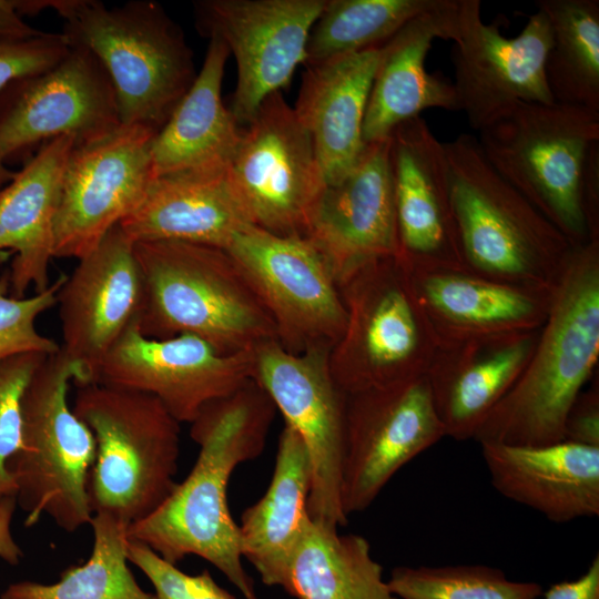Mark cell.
Returning a JSON list of instances; mask_svg holds the SVG:
<instances>
[{"mask_svg":"<svg viewBox=\"0 0 599 599\" xmlns=\"http://www.w3.org/2000/svg\"><path fill=\"white\" fill-rule=\"evenodd\" d=\"M275 412L255 379L206 405L191 423L190 435L199 446L194 466L158 509L128 527V537L174 565L200 557L245 599H258L242 562L227 489L234 469L263 453Z\"/></svg>","mask_w":599,"mask_h":599,"instance_id":"cell-1","label":"cell"},{"mask_svg":"<svg viewBox=\"0 0 599 599\" xmlns=\"http://www.w3.org/2000/svg\"><path fill=\"white\" fill-rule=\"evenodd\" d=\"M599 358V240L573 246L521 374L474 439L520 446L564 440L570 407Z\"/></svg>","mask_w":599,"mask_h":599,"instance_id":"cell-2","label":"cell"},{"mask_svg":"<svg viewBox=\"0 0 599 599\" xmlns=\"http://www.w3.org/2000/svg\"><path fill=\"white\" fill-rule=\"evenodd\" d=\"M144 286L139 331L194 335L224 355L277 341L275 324L232 255L179 242L134 243Z\"/></svg>","mask_w":599,"mask_h":599,"instance_id":"cell-3","label":"cell"},{"mask_svg":"<svg viewBox=\"0 0 599 599\" xmlns=\"http://www.w3.org/2000/svg\"><path fill=\"white\" fill-rule=\"evenodd\" d=\"M48 8L63 19L68 44L89 50L105 68L121 124L160 131L197 75L183 31L162 6L151 0L112 8L95 0H48Z\"/></svg>","mask_w":599,"mask_h":599,"instance_id":"cell-4","label":"cell"},{"mask_svg":"<svg viewBox=\"0 0 599 599\" xmlns=\"http://www.w3.org/2000/svg\"><path fill=\"white\" fill-rule=\"evenodd\" d=\"M444 148L466 268L507 283L552 287L573 246L495 171L477 138L461 133Z\"/></svg>","mask_w":599,"mask_h":599,"instance_id":"cell-5","label":"cell"},{"mask_svg":"<svg viewBox=\"0 0 599 599\" xmlns=\"http://www.w3.org/2000/svg\"><path fill=\"white\" fill-rule=\"evenodd\" d=\"M75 387L72 409L95 439L92 515L130 526L158 509L177 484L180 422L149 394L100 383Z\"/></svg>","mask_w":599,"mask_h":599,"instance_id":"cell-6","label":"cell"},{"mask_svg":"<svg viewBox=\"0 0 599 599\" xmlns=\"http://www.w3.org/2000/svg\"><path fill=\"white\" fill-rule=\"evenodd\" d=\"M80 369L60 349L47 356L26 389L21 445L8 463L16 501L32 527L43 515L73 532L90 525L88 484L95 439L68 402Z\"/></svg>","mask_w":599,"mask_h":599,"instance_id":"cell-7","label":"cell"},{"mask_svg":"<svg viewBox=\"0 0 599 599\" xmlns=\"http://www.w3.org/2000/svg\"><path fill=\"white\" fill-rule=\"evenodd\" d=\"M346 324L328 363L337 386L352 394L425 375L438 341L397 256L375 260L338 286Z\"/></svg>","mask_w":599,"mask_h":599,"instance_id":"cell-8","label":"cell"},{"mask_svg":"<svg viewBox=\"0 0 599 599\" xmlns=\"http://www.w3.org/2000/svg\"><path fill=\"white\" fill-rule=\"evenodd\" d=\"M495 171L551 222L572 246L591 240L580 199L599 112L559 102H520L479 132Z\"/></svg>","mask_w":599,"mask_h":599,"instance_id":"cell-9","label":"cell"},{"mask_svg":"<svg viewBox=\"0 0 599 599\" xmlns=\"http://www.w3.org/2000/svg\"><path fill=\"white\" fill-rule=\"evenodd\" d=\"M250 224L280 236H306L325 177L308 132L282 92L267 97L229 169Z\"/></svg>","mask_w":599,"mask_h":599,"instance_id":"cell-10","label":"cell"},{"mask_svg":"<svg viewBox=\"0 0 599 599\" xmlns=\"http://www.w3.org/2000/svg\"><path fill=\"white\" fill-rule=\"evenodd\" d=\"M226 251L271 315L285 351L301 354L336 344L346 309L331 271L308 238L246 224Z\"/></svg>","mask_w":599,"mask_h":599,"instance_id":"cell-11","label":"cell"},{"mask_svg":"<svg viewBox=\"0 0 599 599\" xmlns=\"http://www.w3.org/2000/svg\"><path fill=\"white\" fill-rule=\"evenodd\" d=\"M329 351L318 347L293 354L277 341L266 342L255 348L253 378L307 450L312 468L311 519L338 529L348 521L341 500L346 394L332 376Z\"/></svg>","mask_w":599,"mask_h":599,"instance_id":"cell-12","label":"cell"},{"mask_svg":"<svg viewBox=\"0 0 599 599\" xmlns=\"http://www.w3.org/2000/svg\"><path fill=\"white\" fill-rule=\"evenodd\" d=\"M451 41L458 111L474 130L480 132L520 102H555L545 72L552 34L542 11L508 38L499 21L483 20L479 0H457Z\"/></svg>","mask_w":599,"mask_h":599,"instance_id":"cell-13","label":"cell"},{"mask_svg":"<svg viewBox=\"0 0 599 599\" xmlns=\"http://www.w3.org/2000/svg\"><path fill=\"white\" fill-rule=\"evenodd\" d=\"M155 134L140 124H120L73 146L54 221V257L85 256L140 205L154 179L151 144Z\"/></svg>","mask_w":599,"mask_h":599,"instance_id":"cell-14","label":"cell"},{"mask_svg":"<svg viewBox=\"0 0 599 599\" xmlns=\"http://www.w3.org/2000/svg\"><path fill=\"white\" fill-rule=\"evenodd\" d=\"M120 124L111 78L84 48L70 45L54 65L0 92V155L6 162L59 136L79 145Z\"/></svg>","mask_w":599,"mask_h":599,"instance_id":"cell-15","label":"cell"},{"mask_svg":"<svg viewBox=\"0 0 599 599\" xmlns=\"http://www.w3.org/2000/svg\"><path fill=\"white\" fill-rule=\"evenodd\" d=\"M444 437L426 375L346 394L344 514L367 509L402 467Z\"/></svg>","mask_w":599,"mask_h":599,"instance_id":"cell-16","label":"cell"},{"mask_svg":"<svg viewBox=\"0 0 599 599\" xmlns=\"http://www.w3.org/2000/svg\"><path fill=\"white\" fill-rule=\"evenodd\" d=\"M326 0H200L197 30L215 37L236 62L237 80L230 108L244 128L262 102L291 82L305 64L307 39Z\"/></svg>","mask_w":599,"mask_h":599,"instance_id":"cell-17","label":"cell"},{"mask_svg":"<svg viewBox=\"0 0 599 599\" xmlns=\"http://www.w3.org/2000/svg\"><path fill=\"white\" fill-rule=\"evenodd\" d=\"M254 369L255 349L224 355L194 335L150 338L134 324L91 383L152 395L177 422L191 424L206 405L252 379Z\"/></svg>","mask_w":599,"mask_h":599,"instance_id":"cell-18","label":"cell"},{"mask_svg":"<svg viewBox=\"0 0 599 599\" xmlns=\"http://www.w3.org/2000/svg\"><path fill=\"white\" fill-rule=\"evenodd\" d=\"M144 286L134 243L118 224L67 275L57 305L62 353L80 369L74 384L91 383L102 361L132 325Z\"/></svg>","mask_w":599,"mask_h":599,"instance_id":"cell-19","label":"cell"},{"mask_svg":"<svg viewBox=\"0 0 599 599\" xmlns=\"http://www.w3.org/2000/svg\"><path fill=\"white\" fill-rule=\"evenodd\" d=\"M305 237L337 286L364 265L398 254L390 138L366 143L353 169L326 184Z\"/></svg>","mask_w":599,"mask_h":599,"instance_id":"cell-20","label":"cell"},{"mask_svg":"<svg viewBox=\"0 0 599 599\" xmlns=\"http://www.w3.org/2000/svg\"><path fill=\"white\" fill-rule=\"evenodd\" d=\"M397 256L412 272L467 270L453 214L444 143L419 115L390 134Z\"/></svg>","mask_w":599,"mask_h":599,"instance_id":"cell-21","label":"cell"},{"mask_svg":"<svg viewBox=\"0 0 599 599\" xmlns=\"http://www.w3.org/2000/svg\"><path fill=\"white\" fill-rule=\"evenodd\" d=\"M456 10L457 0H439L380 45L363 123L365 143L388 139L426 109L458 111L453 82L425 67L433 41L453 39Z\"/></svg>","mask_w":599,"mask_h":599,"instance_id":"cell-22","label":"cell"},{"mask_svg":"<svg viewBox=\"0 0 599 599\" xmlns=\"http://www.w3.org/2000/svg\"><path fill=\"white\" fill-rule=\"evenodd\" d=\"M539 329L438 346L425 375L446 437L474 439L527 365Z\"/></svg>","mask_w":599,"mask_h":599,"instance_id":"cell-23","label":"cell"},{"mask_svg":"<svg viewBox=\"0 0 599 599\" xmlns=\"http://www.w3.org/2000/svg\"><path fill=\"white\" fill-rule=\"evenodd\" d=\"M493 487L557 524L599 516V447L481 443Z\"/></svg>","mask_w":599,"mask_h":599,"instance_id":"cell-24","label":"cell"},{"mask_svg":"<svg viewBox=\"0 0 599 599\" xmlns=\"http://www.w3.org/2000/svg\"><path fill=\"white\" fill-rule=\"evenodd\" d=\"M412 275L438 346L539 329L554 290L497 281L468 270Z\"/></svg>","mask_w":599,"mask_h":599,"instance_id":"cell-25","label":"cell"},{"mask_svg":"<svg viewBox=\"0 0 599 599\" xmlns=\"http://www.w3.org/2000/svg\"><path fill=\"white\" fill-rule=\"evenodd\" d=\"M74 141L59 136L41 144L0 191V251L12 252L10 295L24 297L49 287L54 257V221L63 174Z\"/></svg>","mask_w":599,"mask_h":599,"instance_id":"cell-26","label":"cell"},{"mask_svg":"<svg viewBox=\"0 0 599 599\" xmlns=\"http://www.w3.org/2000/svg\"><path fill=\"white\" fill-rule=\"evenodd\" d=\"M379 47L306 65L294 111L308 132L326 184L342 180L366 143L363 123Z\"/></svg>","mask_w":599,"mask_h":599,"instance_id":"cell-27","label":"cell"},{"mask_svg":"<svg viewBox=\"0 0 599 599\" xmlns=\"http://www.w3.org/2000/svg\"><path fill=\"white\" fill-rule=\"evenodd\" d=\"M246 224L229 171L155 176L140 205L119 223L133 243L179 241L223 250Z\"/></svg>","mask_w":599,"mask_h":599,"instance_id":"cell-28","label":"cell"},{"mask_svg":"<svg viewBox=\"0 0 599 599\" xmlns=\"http://www.w3.org/2000/svg\"><path fill=\"white\" fill-rule=\"evenodd\" d=\"M229 57L220 39L209 38L192 87L152 140L154 177L184 171H229L244 129L222 99Z\"/></svg>","mask_w":599,"mask_h":599,"instance_id":"cell-29","label":"cell"},{"mask_svg":"<svg viewBox=\"0 0 599 599\" xmlns=\"http://www.w3.org/2000/svg\"><path fill=\"white\" fill-rule=\"evenodd\" d=\"M312 468L300 435L285 424L274 471L264 495L246 508L238 525L242 557L261 581L281 587L290 560L309 521Z\"/></svg>","mask_w":599,"mask_h":599,"instance_id":"cell-30","label":"cell"},{"mask_svg":"<svg viewBox=\"0 0 599 599\" xmlns=\"http://www.w3.org/2000/svg\"><path fill=\"white\" fill-rule=\"evenodd\" d=\"M280 588L296 599H397L366 538L312 519Z\"/></svg>","mask_w":599,"mask_h":599,"instance_id":"cell-31","label":"cell"},{"mask_svg":"<svg viewBox=\"0 0 599 599\" xmlns=\"http://www.w3.org/2000/svg\"><path fill=\"white\" fill-rule=\"evenodd\" d=\"M552 43L545 72L555 102L599 112V1L539 0Z\"/></svg>","mask_w":599,"mask_h":599,"instance_id":"cell-32","label":"cell"},{"mask_svg":"<svg viewBox=\"0 0 599 599\" xmlns=\"http://www.w3.org/2000/svg\"><path fill=\"white\" fill-rule=\"evenodd\" d=\"M91 554L82 565L65 569L52 583H11L1 599H155L136 582L128 560V525L95 514Z\"/></svg>","mask_w":599,"mask_h":599,"instance_id":"cell-33","label":"cell"},{"mask_svg":"<svg viewBox=\"0 0 599 599\" xmlns=\"http://www.w3.org/2000/svg\"><path fill=\"white\" fill-rule=\"evenodd\" d=\"M439 0H326L311 29L305 65L379 47Z\"/></svg>","mask_w":599,"mask_h":599,"instance_id":"cell-34","label":"cell"},{"mask_svg":"<svg viewBox=\"0 0 599 599\" xmlns=\"http://www.w3.org/2000/svg\"><path fill=\"white\" fill-rule=\"evenodd\" d=\"M387 583L397 599H538L539 583L485 565L398 566Z\"/></svg>","mask_w":599,"mask_h":599,"instance_id":"cell-35","label":"cell"},{"mask_svg":"<svg viewBox=\"0 0 599 599\" xmlns=\"http://www.w3.org/2000/svg\"><path fill=\"white\" fill-rule=\"evenodd\" d=\"M67 275L61 274L49 287L31 296L10 295L9 273L0 275V362L28 353L53 355L61 347L40 334L37 318L57 305L58 292Z\"/></svg>","mask_w":599,"mask_h":599,"instance_id":"cell-36","label":"cell"},{"mask_svg":"<svg viewBox=\"0 0 599 599\" xmlns=\"http://www.w3.org/2000/svg\"><path fill=\"white\" fill-rule=\"evenodd\" d=\"M47 356L28 353L0 362V501L16 498V485L8 463L21 445L26 389Z\"/></svg>","mask_w":599,"mask_h":599,"instance_id":"cell-37","label":"cell"},{"mask_svg":"<svg viewBox=\"0 0 599 599\" xmlns=\"http://www.w3.org/2000/svg\"><path fill=\"white\" fill-rule=\"evenodd\" d=\"M128 560L150 580L155 599H235L207 570L197 575L183 572L146 545L130 538Z\"/></svg>","mask_w":599,"mask_h":599,"instance_id":"cell-38","label":"cell"},{"mask_svg":"<svg viewBox=\"0 0 599 599\" xmlns=\"http://www.w3.org/2000/svg\"><path fill=\"white\" fill-rule=\"evenodd\" d=\"M70 50L61 33L27 39L0 38V92L12 81L44 71Z\"/></svg>","mask_w":599,"mask_h":599,"instance_id":"cell-39","label":"cell"},{"mask_svg":"<svg viewBox=\"0 0 599 599\" xmlns=\"http://www.w3.org/2000/svg\"><path fill=\"white\" fill-rule=\"evenodd\" d=\"M564 440L599 447L598 380L582 389L570 407L564 427Z\"/></svg>","mask_w":599,"mask_h":599,"instance_id":"cell-40","label":"cell"},{"mask_svg":"<svg viewBox=\"0 0 599 599\" xmlns=\"http://www.w3.org/2000/svg\"><path fill=\"white\" fill-rule=\"evenodd\" d=\"M580 199L591 240H599V141L588 150L580 181Z\"/></svg>","mask_w":599,"mask_h":599,"instance_id":"cell-41","label":"cell"},{"mask_svg":"<svg viewBox=\"0 0 599 599\" xmlns=\"http://www.w3.org/2000/svg\"><path fill=\"white\" fill-rule=\"evenodd\" d=\"M544 599H599V556L577 579L561 581L542 591Z\"/></svg>","mask_w":599,"mask_h":599,"instance_id":"cell-42","label":"cell"},{"mask_svg":"<svg viewBox=\"0 0 599 599\" xmlns=\"http://www.w3.org/2000/svg\"><path fill=\"white\" fill-rule=\"evenodd\" d=\"M19 0H0V38L27 39L44 31L26 23L18 8Z\"/></svg>","mask_w":599,"mask_h":599,"instance_id":"cell-43","label":"cell"},{"mask_svg":"<svg viewBox=\"0 0 599 599\" xmlns=\"http://www.w3.org/2000/svg\"><path fill=\"white\" fill-rule=\"evenodd\" d=\"M11 515L6 511L0 512V558L16 565L19 562L22 551L16 544L10 531Z\"/></svg>","mask_w":599,"mask_h":599,"instance_id":"cell-44","label":"cell"},{"mask_svg":"<svg viewBox=\"0 0 599 599\" xmlns=\"http://www.w3.org/2000/svg\"><path fill=\"white\" fill-rule=\"evenodd\" d=\"M16 172L11 171L0 155V191L13 179Z\"/></svg>","mask_w":599,"mask_h":599,"instance_id":"cell-45","label":"cell"},{"mask_svg":"<svg viewBox=\"0 0 599 599\" xmlns=\"http://www.w3.org/2000/svg\"><path fill=\"white\" fill-rule=\"evenodd\" d=\"M1 501H2V500H1ZM1 501H0V504H1Z\"/></svg>","mask_w":599,"mask_h":599,"instance_id":"cell-46","label":"cell"}]
</instances>
